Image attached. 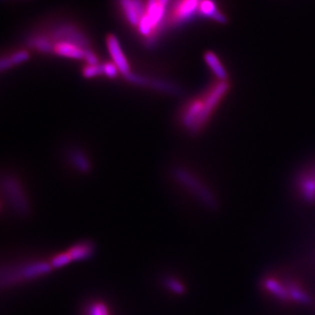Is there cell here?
Wrapping results in <instances>:
<instances>
[{"mask_svg":"<svg viewBox=\"0 0 315 315\" xmlns=\"http://www.w3.org/2000/svg\"><path fill=\"white\" fill-rule=\"evenodd\" d=\"M174 177L180 185L196 196L200 202L210 208H216L217 202L213 194L192 172L185 168H177L174 171Z\"/></svg>","mask_w":315,"mask_h":315,"instance_id":"4","label":"cell"},{"mask_svg":"<svg viewBox=\"0 0 315 315\" xmlns=\"http://www.w3.org/2000/svg\"><path fill=\"white\" fill-rule=\"evenodd\" d=\"M166 12V6L158 0H147L146 12L136 26L140 34L146 38H154L164 21Z\"/></svg>","mask_w":315,"mask_h":315,"instance_id":"5","label":"cell"},{"mask_svg":"<svg viewBox=\"0 0 315 315\" xmlns=\"http://www.w3.org/2000/svg\"><path fill=\"white\" fill-rule=\"evenodd\" d=\"M84 60H85L86 64H88V65H98L99 64V59H98V56L90 48L86 50Z\"/></svg>","mask_w":315,"mask_h":315,"instance_id":"25","label":"cell"},{"mask_svg":"<svg viewBox=\"0 0 315 315\" xmlns=\"http://www.w3.org/2000/svg\"><path fill=\"white\" fill-rule=\"evenodd\" d=\"M200 15L205 17L212 18L214 20L224 22L225 17L217 9L216 4L213 0H200L198 9Z\"/></svg>","mask_w":315,"mask_h":315,"instance_id":"14","label":"cell"},{"mask_svg":"<svg viewBox=\"0 0 315 315\" xmlns=\"http://www.w3.org/2000/svg\"><path fill=\"white\" fill-rule=\"evenodd\" d=\"M29 59V52L26 50H18L12 52L7 56H3L0 62V68L2 71L9 70L16 65H20L21 63L26 62Z\"/></svg>","mask_w":315,"mask_h":315,"instance_id":"13","label":"cell"},{"mask_svg":"<svg viewBox=\"0 0 315 315\" xmlns=\"http://www.w3.org/2000/svg\"><path fill=\"white\" fill-rule=\"evenodd\" d=\"M82 76L88 79H92V78L104 76L102 64H98V65H88L87 64L82 68Z\"/></svg>","mask_w":315,"mask_h":315,"instance_id":"23","label":"cell"},{"mask_svg":"<svg viewBox=\"0 0 315 315\" xmlns=\"http://www.w3.org/2000/svg\"><path fill=\"white\" fill-rule=\"evenodd\" d=\"M96 252L94 242L90 240L78 242L76 244L71 245L66 250L72 262H79L90 259Z\"/></svg>","mask_w":315,"mask_h":315,"instance_id":"11","label":"cell"},{"mask_svg":"<svg viewBox=\"0 0 315 315\" xmlns=\"http://www.w3.org/2000/svg\"><path fill=\"white\" fill-rule=\"evenodd\" d=\"M158 2L166 6H168V2H169V0H158Z\"/></svg>","mask_w":315,"mask_h":315,"instance_id":"26","label":"cell"},{"mask_svg":"<svg viewBox=\"0 0 315 315\" xmlns=\"http://www.w3.org/2000/svg\"><path fill=\"white\" fill-rule=\"evenodd\" d=\"M106 44H107L108 54L112 57V62L118 66L120 74H122L124 77L127 78L132 72L129 62L122 51L118 40L115 35H108L106 40Z\"/></svg>","mask_w":315,"mask_h":315,"instance_id":"6","label":"cell"},{"mask_svg":"<svg viewBox=\"0 0 315 315\" xmlns=\"http://www.w3.org/2000/svg\"><path fill=\"white\" fill-rule=\"evenodd\" d=\"M287 290L289 294L290 298H292L300 304H308L311 303V298L309 297L308 294H306L304 290H301L294 284L290 283L287 284Z\"/></svg>","mask_w":315,"mask_h":315,"instance_id":"19","label":"cell"},{"mask_svg":"<svg viewBox=\"0 0 315 315\" xmlns=\"http://www.w3.org/2000/svg\"><path fill=\"white\" fill-rule=\"evenodd\" d=\"M163 284L172 294L183 295L186 292V287L180 280L174 276H166L163 278Z\"/></svg>","mask_w":315,"mask_h":315,"instance_id":"20","label":"cell"},{"mask_svg":"<svg viewBox=\"0 0 315 315\" xmlns=\"http://www.w3.org/2000/svg\"><path fill=\"white\" fill-rule=\"evenodd\" d=\"M264 286L270 292H272L281 300H288L290 298L286 287L284 286L283 284H281L276 280L267 278L264 282Z\"/></svg>","mask_w":315,"mask_h":315,"instance_id":"17","label":"cell"},{"mask_svg":"<svg viewBox=\"0 0 315 315\" xmlns=\"http://www.w3.org/2000/svg\"><path fill=\"white\" fill-rule=\"evenodd\" d=\"M49 262L51 264L52 269H59V268L70 264V262H72V261H71L68 253L66 252V250H65V252H59L56 255L52 256V258L49 259Z\"/></svg>","mask_w":315,"mask_h":315,"instance_id":"22","label":"cell"},{"mask_svg":"<svg viewBox=\"0 0 315 315\" xmlns=\"http://www.w3.org/2000/svg\"><path fill=\"white\" fill-rule=\"evenodd\" d=\"M205 60H206V64L210 66L214 73L216 74L218 79H226L225 70L214 54L211 52H208L205 56Z\"/></svg>","mask_w":315,"mask_h":315,"instance_id":"21","label":"cell"},{"mask_svg":"<svg viewBox=\"0 0 315 315\" xmlns=\"http://www.w3.org/2000/svg\"><path fill=\"white\" fill-rule=\"evenodd\" d=\"M88 48L68 42H54V52L57 56L74 60H84Z\"/></svg>","mask_w":315,"mask_h":315,"instance_id":"12","label":"cell"},{"mask_svg":"<svg viewBox=\"0 0 315 315\" xmlns=\"http://www.w3.org/2000/svg\"><path fill=\"white\" fill-rule=\"evenodd\" d=\"M200 0H176L169 15V23L178 24L192 18L199 9Z\"/></svg>","mask_w":315,"mask_h":315,"instance_id":"7","label":"cell"},{"mask_svg":"<svg viewBox=\"0 0 315 315\" xmlns=\"http://www.w3.org/2000/svg\"><path fill=\"white\" fill-rule=\"evenodd\" d=\"M85 315H112V310L105 301L96 300L91 301L85 309Z\"/></svg>","mask_w":315,"mask_h":315,"instance_id":"18","label":"cell"},{"mask_svg":"<svg viewBox=\"0 0 315 315\" xmlns=\"http://www.w3.org/2000/svg\"><path fill=\"white\" fill-rule=\"evenodd\" d=\"M298 186L301 196L308 202H315V166L302 172L298 178Z\"/></svg>","mask_w":315,"mask_h":315,"instance_id":"9","label":"cell"},{"mask_svg":"<svg viewBox=\"0 0 315 315\" xmlns=\"http://www.w3.org/2000/svg\"><path fill=\"white\" fill-rule=\"evenodd\" d=\"M70 160L74 168L80 172H87L90 170L91 164L90 160L82 150L78 149L71 150L68 154Z\"/></svg>","mask_w":315,"mask_h":315,"instance_id":"15","label":"cell"},{"mask_svg":"<svg viewBox=\"0 0 315 315\" xmlns=\"http://www.w3.org/2000/svg\"><path fill=\"white\" fill-rule=\"evenodd\" d=\"M48 260L32 259L3 266L1 270V286L12 288L32 280L48 275L52 270Z\"/></svg>","mask_w":315,"mask_h":315,"instance_id":"2","label":"cell"},{"mask_svg":"<svg viewBox=\"0 0 315 315\" xmlns=\"http://www.w3.org/2000/svg\"><path fill=\"white\" fill-rule=\"evenodd\" d=\"M120 6L130 24L138 26L144 14L146 6L140 0H120Z\"/></svg>","mask_w":315,"mask_h":315,"instance_id":"10","label":"cell"},{"mask_svg":"<svg viewBox=\"0 0 315 315\" xmlns=\"http://www.w3.org/2000/svg\"><path fill=\"white\" fill-rule=\"evenodd\" d=\"M2 192L8 206L20 216H28L31 205L21 182L15 176L6 175L2 178Z\"/></svg>","mask_w":315,"mask_h":315,"instance_id":"3","label":"cell"},{"mask_svg":"<svg viewBox=\"0 0 315 315\" xmlns=\"http://www.w3.org/2000/svg\"><path fill=\"white\" fill-rule=\"evenodd\" d=\"M52 38L58 42H72L84 48H88L90 42L82 32L71 26H62L52 31Z\"/></svg>","mask_w":315,"mask_h":315,"instance_id":"8","label":"cell"},{"mask_svg":"<svg viewBox=\"0 0 315 315\" xmlns=\"http://www.w3.org/2000/svg\"><path fill=\"white\" fill-rule=\"evenodd\" d=\"M102 74L110 79H115L118 76L119 70L112 62H108L102 64Z\"/></svg>","mask_w":315,"mask_h":315,"instance_id":"24","label":"cell"},{"mask_svg":"<svg viewBox=\"0 0 315 315\" xmlns=\"http://www.w3.org/2000/svg\"><path fill=\"white\" fill-rule=\"evenodd\" d=\"M230 88L226 79H219L202 94L194 98L182 108V126L191 132H198L210 121Z\"/></svg>","mask_w":315,"mask_h":315,"instance_id":"1","label":"cell"},{"mask_svg":"<svg viewBox=\"0 0 315 315\" xmlns=\"http://www.w3.org/2000/svg\"><path fill=\"white\" fill-rule=\"evenodd\" d=\"M29 46L38 52L49 54L54 52V43L49 38V35H35L28 40Z\"/></svg>","mask_w":315,"mask_h":315,"instance_id":"16","label":"cell"}]
</instances>
